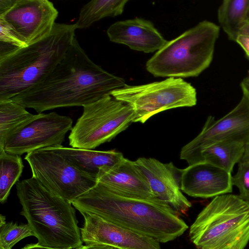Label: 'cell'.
I'll list each match as a JSON object with an SVG mask.
<instances>
[{"mask_svg": "<svg viewBox=\"0 0 249 249\" xmlns=\"http://www.w3.org/2000/svg\"><path fill=\"white\" fill-rule=\"evenodd\" d=\"M125 85L124 78L92 61L75 37L63 59L44 80L10 100L41 113L59 107H83Z\"/></svg>", "mask_w": 249, "mask_h": 249, "instance_id": "6da1fadb", "label": "cell"}, {"mask_svg": "<svg viewBox=\"0 0 249 249\" xmlns=\"http://www.w3.org/2000/svg\"><path fill=\"white\" fill-rule=\"evenodd\" d=\"M71 204L79 212L96 214L160 243L176 239L188 228L177 212L158 198L121 196L98 182Z\"/></svg>", "mask_w": 249, "mask_h": 249, "instance_id": "7a4b0ae2", "label": "cell"}, {"mask_svg": "<svg viewBox=\"0 0 249 249\" xmlns=\"http://www.w3.org/2000/svg\"><path fill=\"white\" fill-rule=\"evenodd\" d=\"M17 194L24 216L39 245L55 249L82 246L80 228L71 203L53 193L35 178L17 182Z\"/></svg>", "mask_w": 249, "mask_h": 249, "instance_id": "3957f363", "label": "cell"}, {"mask_svg": "<svg viewBox=\"0 0 249 249\" xmlns=\"http://www.w3.org/2000/svg\"><path fill=\"white\" fill-rule=\"evenodd\" d=\"M74 24L55 23L47 37L0 59V101L44 80L63 59L75 37Z\"/></svg>", "mask_w": 249, "mask_h": 249, "instance_id": "277c9868", "label": "cell"}, {"mask_svg": "<svg viewBox=\"0 0 249 249\" xmlns=\"http://www.w3.org/2000/svg\"><path fill=\"white\" fill-rule=\"evenodd\" d=\"M197 249H245L249 242V201L216 196L197 215L189 232Z\"/></svg>", "mask_w": 249, "mask_h": 249, "instance_id": "5b68a950", "label": "cell"}, {"mask_svg": "<svg viewBox=\"0 0 249 249\" xmlns=\"http://www.w3.org/2000/svg\"><path fill=\"white\" fill-rule=\"evenodd\" d=\"M220 27L203 20L166 43L147 60L146 69L155 77H196L210 65Z\"/></svg>", "mask_w": 249, "mask_h": 249, "instance_id": "8992f818", "label": "cell"}, {"mask_svg": "<svg viewBox=\"0 0 249 249\" xmlns=\"http://www.w3.org/2000/svg\"><path fill=\"white\" fill-rule=\"evenodd\" d=\"M135 116L129 105L107 94L83 107L69 136V144L72 148L93 149L126 129Z\"/></svg>", "mask_w": 249, "mask_h": 249, "instance_id": "52a82bcc", "label": "cell"}, {"mask_svg": "<svg viewBox=\"0 0 249 249\" xmlns=\"http://www.w3.org/2000/svg\"><path fill=\"white\" fill-rule=\"evenodd\" d=\"M110 94L132 107L135 116L133 123L142 124L159 112L192 107L197 103L196 89L180 78L169 77L141 85L126 84Z\"/></svg>", "mask_w": 249, "mask_h": 249, "instance_id": "ba28073f", "label": "cell"}, {"mask_svg": "<svg viewBox=\"0 0 249 249\" xmlns=\"http://www.w3.org/2000/svg\"><path fill=\"white\" fill-rule=\"evenodd\" d=\"M24 159L29 164L33 177L71 203L97 183L96 178L82 171L50 148L28 153Z\"/></svg>", "mask_w": 249, "mask_h": 249, "instance_id": "9c48e42d", "label": "cell"}, {"mask_svg": "<svg viewBox=\"0 0 249 249\" xmlns=\"http://www.w3.org/2000/svg\"><path fill=\"white\" fill-rule=\"evenodd\" d=\"M72 128L71 117L55 112L34 114L9 133L0 143L7 153L22 155L41 149L62 145Z\"/></svg>", "mask_w": 249, "mask_h": 249, "instance_id": "30bf717a", "label": "cell"}, {"mask_svg": "<svg viewBox=\"0 0 249 249\" xmlns=\"http://www.w3.org/2000/svg\"><path fill=\"white\" fill-rule=\"evenodd\" d=\"M249 139V100L243 95L238 104L217 121L208 117L200 132L181 149L180 158L188 165L199 162L201 150L212 144L226 141L245 143Z\"/></svg>", "mask_w": 249, "mask_h": 249, "instance_id": "8fae6325", "label": "cell"}, {"mask_svg": "<svg viewBox=\"0 0 249 249\" xmlns=\"http://www.w3.org/2000/svg\"><path fill=\"white\" fill-rule=\"evenodd\" d=\"M58 15V11L48 0H16L0 19L28 46L51 33Z\"/></svg>", "mask_w": 249, "mask_h": 249, "instance_id": "7c38bea8", "label": "cell"}, {"mask_svg": "<svg viewBox=\"0 0 249 249\" xmlns=\"http://www.w3.org/2000/svg\"><path fill=\"white\" fill-rule=\"evenodd\" d=\"M84 223L80 228L85 245L102 244L120 249H161L155 239L108 221L100 216L79 212Z\"/></svg>", "mask_w": 249, "mask_h": 249, "instance_id": "4fadbf2b", "label": "cell"}, {"mask_svg": "<svg viewBox=\"0 0 249 249\" xmlns=\"http://www.w3.org/2000/svg\"><path fill=\"white\" fill-rule=\"evenodd\" d=\"M135 161L156 197L178 213L185 214L192 204L180 189L179 169L172 162L164 163L152 158H139Z\"/></svg>", "mask_w": 249, "mask_h": 249, "instance_id": "5bb4252c", "label": "cell"}, {"mask_svg": "<svg viewBox=\"0 0 249 249\" xmlns=\"http://www.w3.org/2000/svg\"><path fill=\"white\" fill-rule=\"evenodd\" d=\"M231 173L205 162L179 169L180 189L193 197L213 198L231 193Z\"/></svg>", "mask_w": 249, "mask_h": 249, "instance_id": "9a60e30c", "label": "cell"}, {"mask_svg": "<svg viewBox=\"0 0 249 249\" xmlns=\"http://www.w3.org/2000/svg\"><path fill=\"white\" fill-rule=\"evenodd\" d=\"M97 181L121 196L144 199L157 198L135 160L125 158L113 166L101 169Z\"/></svg>", "mask_w": 249, "mask_h": 249, "instance_id": "2e32d148", "label": "cell"}, {"mask_svg": "<svg viewBox=\"0 0 249 249\" xmlns=\"http://www.w3.org/2000/svg\"><path fill=\"white\" fill-rule=\"evenodd\" d=\"M107 33L110 41L145 53L157 52L167 42L151 21L138 18L117 21Z\"/></svg>", "mask_w": 249, "mask_h": 249, "instance_id": "e0dca14e", "label": "cell"}, {"mask_svg": "<svg viewBox=\"0 0 249 249\" xmlns=\"http://www.w3.org/2000/svg\"><path fill=\"white\" fill-rule=\"evenodd\" d=\"M64 156L82 171L96 178L104 168L112 167L124 157L115 150L98 151L64 147H49Z\"/></svg>", "mask_w": 249, "mask_h": 249, "instance_id": "ac0fdd59", "label": "cell"}, {"mask_svg": "<svg viewBox=\"0 0 249 249\" xmlns=\"http://www.w3.org/2000/svg\"><path fill=\"white\" fill-rule=\"evenodd\" d=\"M244 144L240 141H226L210 145L201 150L199 162L209 163L231 173L241 160Z\"/></svg>", "mask_w": 249, "mask_h": 249, "instance_id": "d6986e66", "label": "cell"}, {"mask_svg": "<svg viewBox=\"0 0 249 249\" xmlns=\"http://www.w3.org/2000/svg\"><path fill=\"white\" fill-rule=\"evenodd\" d=\"M249 7V0H225L219 6L218 20L230 40L235 41L249 24L246 20Z\"/></svg>", "mask_w": 249, "mask_h": 249, "instance_id": "ffe728a7", "label": "cell"}, {"mask_svg": "<svg viewBox=\"0 0 249 249\" xmlns=\"http://www.w3.org/2000/svg\"><path fill=\"white\" fill-rule=\"evenodd\" d=\"M127 0H92L81 9L78 18L74 23L77 29H85L106 17L121 15Z\"/></svg>", "mask_w": 249, "mask_h": 249, "instance_id": "44dd1931", "label": "cell"}, {"mask_svg": "<svg viewBox=\"0 0 249 249\" xmlns=\"http://www.w3.org/2000/svg\"><path fill=\"white\" fill-rule=\"evenodd\" d=\"M24 165L20 155L0 148V202L5 203L14 185L20 177Z\"/></svg>", "mask_w": 249, "mask_h": 249, "instance_id": "7402d4cb", "label": "cell"}, {"mask_svg": "<svg viewBox=\"0 0 249 249\" xmlns=\"http://www.w3.org/2000/svg\"><path fill=\"white\" fill-rule=\"evenodd\" d=\"M34 115L22 105L11 100L0 101V143L9 133Z\"/></svg>", "mask_w": 249, "mask_h": 249, "instance_id": "603a6c76", "label": "cell"}, {"mask_svg": "<svg viewBox=\"0 0 249 249\" xmlns=\"http://www.w3.org/2000/svg\"><path fill=\"white\" fill-rule=\"evenodd\" d=\"M30 236H34V233L28 223H6L0 226V248L12 249L17 243Z\"/></svg>", "mask_w": 249, "mask_h": 249, "instance_id": "cb8c5ba5", "label": "cell"}, {"mask_svg": "<svg viewBox=\"0 0 249 249\" xmlns=\"http://www.w3.org/2000/svg\"><path fill=\"white\" fill-rule=\"evenodd\" d=\"M233 186L239 190V196L249 201V163L240 161L236 174L231 177Z\"/></svg>", "mask_w": 249, "mask_h": 249, "instance_id": "d4e9b609", "label": "cell"}, {"mask_svg": "<svg viewBox=\"0 0 249 249\" xmlns=\"http://www.w3.org/2000/svg\"><path fill=\"white\" fill-rule=\"evenodd\" d=\"M0 44L22 48L27 46L16 35L3 20L0 19Z\"/></svg>", "mask_w": 249, "mask_h": 249, "instance_id": "484cf974", "label": "cell"}, {"mask_svg": "<svg viewBox=\"0 0 249 249\" xmlns=\"http://www.w3.org/2000/svg\"><path fill=\"white\" fill-rule=\"evenodd\" d=\"M235 42L241 47L249 58V24L242 30Z\"/></svg>", "mask_w": 249, "mask_h": 249, "instance_id": "4316f807", "label": "cell"}, {"mask_svg": "<svg viewBox=\"0 0 249 249\" xmlns=\"http://www.w3.org/2000/svg\"><path fill=\"white\" fill-rule=\"evenodd\" d=\"M76 249H120L116 247L102 244L82 245Z\"/></svg>", "mask_w": 249, "mask_h": 249, "instance_id": "83f0119b", "label": "cell"}, {"mask_svg": "<svg viewBox=\"0 0 249 249\" xmlns=\"http://www.w3.org/2000/svg\"><path fill=\"white\" fill-rule=\"evenodd\" d=\"M15 1L16 0H0V15L10 9Z\"/></svg>", "mask_w": 249, "mask_h": 249, "instance_id": "f1b7e54d", "label": "cell"}, {"mask_svg": "<svg viewBox=\"0 0 249 249\" xmlns=\"http://www.w3.org/2000/svg\"><path fill=\"white\" fill-rule=\"evenodd\" d=\"M243 95L245 96L249 100V77H245L240 84Z\"/></svg>", "mask_w": 249, "mask_h": 249, "instance_id": "f546056e", "label": "cell"}, {"mask_svg": "<svg viewBox=\"0 0 249 249\" xmlns=\"http://www.w3.org/2000/svg\"><path fill=\"white\" fill-rule=\"evenodd\" d=\"M240 161L249 163V139L245 143L244 153Z\"/></svg>", "mask_w": 249, "mask_h": 249, "instance_id": "4dcf8cb0", "label": "cell"}, {"mask_svg": "<svg viewBox=\"0 0 249 249\" xmlns=\"http://www.w3.org/2000/svg\"><path fill=\"white\" fill-rule=\"evenodd\" d=\"M21 249H55L39 245L38 243L26 245Z\"/></svg>", "mask_w": 249, "mask_h": 249, "instance_id": "1f68e13d", "label": "cell"}, {"mask_svg": "<svg viewBox=\"0 0 249 249\" xmlns=\"http://www.w3.org/2000/svg\"><path fill=\"white\" fill-rule=\"evenodd\" d=\"M0 226L6 223L5 216L2 214H0Z\"/></svg>", "mask_w": 249, "mask_h": 249, "instance_id": "d6a6232c", "label": "cell"}, {"mask_svg": "<svg viewBox=\"0 0 249 249\" xmlns=\"http://www.w3.org/2000/svg\"><path fill=\"white\" fill-rule=\"evenodd\" d=\"M246 20H247V23H248L249 24V7L248 9Z\"/></svg>", "mask_w": 249, "mask_h": 249, "instance_id": "836d02e7", "label": "cell"}, {"mask_svg": "<svg viewBox=\"0 0 249 249\" xmlns=\"http://www.w3.org/2000/svg\"><path fill=\"white\" fill-rule=\"evenodd\" d=\"M248 77H249V76Z\"/></svg>", "mask_w": 249, "mask_h": 249, "instance_id": "e575fe53", "label": "cell"}, {"mask_svg": "<svg viewBox=\"0 0 249 249\" xmlns=\"http://www.w3.org/2000/svg\"><path fill=\"white\" fill-rule=\"evenodd\" d=\"M0 249H1V248H0Z\"/></svg>", "mask_w": 249, "mask_h": 249, "instance_id": "d590c367", "label": "cell"}, {"mask_svg": "<svg viewBox=\"0 0 249 249\" xmlns=\"http://www.w3.org/2000/svg\"></svg>", "mask_w": 249, "mask_h": 249, "instance_id": "8d00e7d4", "label": "cell"}]
</instances>
